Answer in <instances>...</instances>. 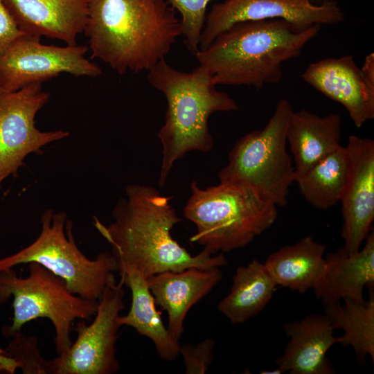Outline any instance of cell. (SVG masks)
<instances>
[{"instance_id":"cell-1","label":"cell","mask_w":374,"mask_h":374,"mask_svg":"<svg viewBox=\"0 0 374 374\" xmlns=\"http://www.w3.org/2000/svg\"><path fill=\"white\" fill-rule=\"evenodd\" d=\"M125 191L127 198L121 199L113 209L112 223L107 226L96 217L93 220L94 226L110 244L119 269L131 267L148 278L167 271L228 264L222 253L212 254L203 249L192 255L174 239L172 229L182 220L170 204L172 197L148 185L130 184Z\"/></svg>"},{"instance_id":"cell-2","label":"cell","mask_w":374,"mask_h":374,"mask_svg":"<svg viewBox=\"0 0 374 374\" xmlns=\"http://www.w3.org/2000/svg\"><path fill=\"white\" fill-rule=\"evenodd\" d=\"M84 33L92 56L118 74L150 71L182 35L167 0H88Z\"/></svg>"},{"instance_id":"cell-3","label":"cell","mask_w":374,"mask_h":374,"mask_svg":"<svg viewBox=\"0 0 374 374\" xmlns=\"http://www.w3.org/2000/svg\"><path fill=\"white\" fill-rule=\"evenodd\" d=\"M322 26H299L283 19L238 23L195 53L215 83L260 89L279 82L283 64L297 57Z\"/></svg>"},{"instance_id":"cell-4","label":"cell","mask_w":374,"mask_h":374,"mask_svg":"<svg viewBox=\"0 0 374 374\" xmlns=\"http://www.w3.org/2000/svg\"><path fill=\"white\" fill-rule=\"evenodd\" d=\"M148 79L163 93L168 105L164 124L157 133L163 148L159 179L163 187L174 163L186 153L213 149L210 116L237 110L238 106L229 94L217 89L212 75L201 65L183 72L163 59L148 71Z\"/></svg>"},{"instance_id":"cell-5","label":"cell","mask_w":374,"mask_h":374,"mask_svg":"<svg viewBox=\"0 0 374 374\" xmlns=\"http://www.w3.org/2000/svg\"><path fill=\"white\" fill-rule=\"evenodd\" d=\"M190 191L183 210L196 227L190 240L212 254L247 246L278 217L276 205L244 184L220 182L202 189L193 181Z\"/></svg>"},{"instance_id":"cell-6","label":"cell","mask_w":374,"mask_h":374,"mask_svg":"<svg viewBox=\"0 0 374 374\" xmlns=\"http://www.w3.org/2000/svg\"><path fill=\"white\" fill-rule=\"evenodd\" d=\"M41 231L28 247L0 259V270L37 262L62 278L69 290L85 299L98 301L107 284L115 279L119 267L112 253L103 251L88 258L78 248L73 224L64 211L46 210L41 216Z\"/></svg>"},{"instance_id":"cell-7","label":"cell","mask_w":374,"mask_h":374,"mask_svg":"<svg viewBox=\"0 0 374 374\" xmlns=\"http://www.w3.org/2000/svg\"><path fill=\"white\" fill-rule=\"evenodd\" d=\"M28 264L29 273L26 278L19 277L13 268L0 270V305L13 297L12 322L2 328V334L11 337L28 322L46 318L55 328L56 353L62 354L72 344L73 322L94 316L98 301L73 294L62 278L40 264Z\"/></svg>"},{"instance_id":"cell-8","label":"cell","mask_w":374,"mask_h":374,"mask_svg":"<svg viewBox=\"0 0 374 374\" xmlns=\"http://www.w3.org/2000/svg\"><path fill=\"white\" fill-rule=\"evenodd\" d=\"M294 109L282 98L267 125L241 137L229 154V161L218 173L220 182L244 184L265 199L284 206L295 170L287 151V130Z\"/></svg>"},{"instance_id":"cell-9","label":"cell","mask_w":374,"mask_h":374,"mask_svg":"<svg viewBox=\"0 0 374 374\" xmlns=\"http://www.w3.org/2000/svg\"><path fill=\"white\" fill-rule=\"evenodd\" d=\"M123 285L121 278L107 284L91 323L80 319L74 329L75 341L65 353L48 360L50 374H113L120 370L116 344L121 327L118 318L124 308Z\"/></svg>"},{"instance_id":"cell-10","label":"cell","mask_w":374,"mask_h":374,"mask_svg":"<svg viewBox=\"0 0 374 374\" xmlns=\"http://www.w3.org/2000/svg\"><path fill=\"white\" fill-rule=\"evenodd\" d=\"M49 98L40 83L14 91L0 86V189L6 178L17 176L28 155L42 154L44 146L69 136L61 130L43 132L36 127L35 116Z\"/></svg>"},{"instance_id":"cell-11","label":"cell","mask_w":374,"mask_h":374,"mask_svg":"<svg viewBox=\"0 0 374 374\" xmlns=\"http://www.w3.org/2000/svg\"><path fill=\"white\" fill-rule=\"evenodd\" d=\"M88 47L57 46L40 43V39L23 35L0 56V86L10 91L49 80L62 73L96 77L100 66L89 61Z\"/></svg>"},{"instance_id":"cell-12","label":"cell","mask_w":374,"mask_h":374,"mask_svg":"<svg viewBox=\"0 0 374 374\" xmlns=\"http://www.w3.org/2000/svg\"><path fill=\"white\" fill-rule=\"evenodd\" d=\"M344 18L336 0H224L213 5L206 15L199 49L240 22L283 19L303 26H333Z\"/></svg>"},{"instance_id":"cell-13","label":"cell","mask_w":374,"mask_h":374,"mask_svg":"<svg viewBox=\"0 0 374 374\" xmlns=\"http://www.w3.org/2000/svg\"><path fill=\"white\" fill-rule=\"evenodd\" d=\"M305 82L341 104L356 127L374 118V54L359 68L352 55L326 57L310 64L303 73Z\"/></svg>"},{"instance_id":"cell-14","label":"cell","mask_w":374,"mask_h":374,"mask_svg":"<svg viewBox=\"0 0 374 374\" xmlns=\"http://www.w3.org/2000/svg\"><path fill=\"white\" fill-rule=\"evenodd\" d=\"M348 169L340 199L344 249L357 252L373 231L374 220V141L351 135L346 146Z\"/></svg>"},{"instance_id":"cell-15","label":"cell","mask_w":374,"mask_h":374,"mask_svg":"<svg viewBox=\"0 0 374 374\" xmlns=\"http://www.w3.org/2000/svg\"><path fill=\"white\" fill-rule=\"evenodd\" d=\"M19 30L75 45L87 24L88 0H3Z\"/></svg>"},{"instance_id":"cell-16","label":"cell","mask_w":374,"mask_h":374,"mask_svg":"<svg viewBox=\"0 0 374 374\" xmlns=\"http://www.w3.org/2000/svg\"><path fill=\"white\" fill-rule=\"evenodd\" d=\"M220 267H191L180 271H167L147 278L156 305L168 313L167 328L179 340L190 309L206 296L222 279Z\"/></svg>"},{"instance_id":"cell-17","label":"cell","mask_w":374,"mask_h":374,"mask_svg":"<svg viewBox=\"0 0 374 374\" xmlns=\"http://www.w3.org/2000/svg\"><path fill=\"white\" fill-rule=\"evenodd\" d=\"M284 330L290 337L283 354L276 360L278 368L290 374L335 373L327 352L339 344L335 328L324 314H311L299 321L287 322Z\"/></svg>"},{"instance_id":"cell-18","label":"cell","mask_w":374,"mask_h":374,"mask_svg":"<svg viewBox=\"0 0 374 374\" xmlns=\"http://www.w3.org/2000/svg\"><path fill=\"white\" fill-rule=\"evenodd\" d=\"M374 287V233L372 231L362 248L354 253L344 247L325 256V269L313 287L315 297L325 307L346 298L364 299L365 287Z\"/></svg>"},{"instance_id":"cell-19","label":"cell","mask_w":374,"mask_h":374,"mask_svg":"<svg viewBox=\"0 0 374 374\" xmlns=\"http://www.w3.org/2000/svg\"><path fill=\"white\" fill-rule=\"evenodd\" d=\"M341 118L338 113L319 116L306 109L293 111L287 142L294 163L295 176L305 172L340 146Z\"/></svg>"},{"instance_id":"cell-20","label":"cell","mask_w":374,"mask_h":374,"mask_svg":"<svg viewBox=\"0 0 374 374\" xmlns=\"http://www.w3.org/2000/svg\"><path fill=\"white\" fill-rule=\"evenodd\" d=\"M118 271L124 285L130 288L132 293L129 312L118 318L120 326H130L140 335L149 338L162 359L168 362L175 360L179 355L181 344L163 324L161 312L157 310L149 289L147 278L131 267H123Z\"/></svg>"},{"instance_id":"cell-21","label":"cell","mask_w":374,"mask_h":374,"mask_svg":"<svg viewBox=\"0 0 374 374\" xmlns=\"http://www.w3.org/2000/svg\"><path fill=\"white\" fill-rule=\"evenodd\" d=\"M326 248L308 235L271 253L264 265L276 286L302 294L313 289L322 276Z\"/></svg>"},{"instance_id":"cell-22","label":"cell","mask_w":374,"mask_h":374,"mask_svg":"<svg viewBox=\"0 0 374 374\" xmlns=\"http://www.w3.org/2000/svg\"><path fill=\"white\" fill-rule=\"evenodd\" d=\"M230 292L218 303V310L233 324L256 316L267 305L276 285L264 263L257 259L239 267L233 276Z\"/></svg>"},{"instance_id":"cell-23","label":"cell","mask_w":374,"mask_h":374,"mask_svg":"<svg viewBox=\"0 0 374 374\" xmlns=\"http://www.w3.org/2000/svg\"><path fill=\"white\" fill-rule=\"evenodd\" d=\"M370 289L368 300L344 299L325 306V314L335 329L344 330L339 344L350 346L355 351L359 364L369 355L374 361V294Z\"/></svg>"},{"instance_id":"cell-24","label":"cell","mask_w":374,"mask_h":374,"mask_svg":"<svg viewBox=\"0 0 374 374\" xmlns=\"http://www.w3.org/2000/svg\"><path fill=\"white\" fill-rule=\"evenodd\" d=\"M348 169L346 147L340 146L305 172L295 176L294 182L314 208L327 210L340 202Z\"/></svg>"},{"instance_id":"cell-25","label":"cell","mask_w":374,"mask_h":374,"mask_svg":"<svg viewBox=\"0 0 374 374\" xmlns=\"http://www.w3.org/2000/svg\"><path fill=\"white\" fill-rule=\"evenodd\" d=\"M181 15L182 36L187 48L193 53L199 49L201 34L206 9L213 0H167Z\"/></svg>"},{"instance_id":"cell-26","label":"cell","mask_w":374,"mask_h":374,"mask_svg":"<svg viewBox=\"0 0 374 374\" xmlns=\"http://www.w3.org/2000/svg\"><path fill=\"white\" fill-rule=\"evenodd\" d=\"M5 349L8 356L25 374H48L49 361L44 359L36 337H26L21 330L15 333Z\"/></svg>"},{"instance_id":"cell-27","label":"cell","mask_w":374,"mask_h":374,"mask_svg":"<svg viewBox=\"0 0 374 374\" xmlns=\"http://www.w3.org/2000/svg\"><path fill=\"white\" fill-rule=\"evenodd\" d=\"M215 341L206 338L195 346L185 344L180 346L179 355L183 357L186 374H203L210 367L213 358Z\"/></svg>"},{"instance_id":"cell-28","label":"cell","mask_w":374,"mask_h":374,"mask_svg":"<svg viewBox=\"0 0 374 374\" xmlns=\"http://www.w3.org/2000/svg\"><path fill=\"white\" fill-rule=\"evenodd\" d=\"M23 35L25 33L19 30L3 0H0V56Z\"/></svg>"},{"instance_id":"cell-29","label":"cell","mask_w":374,"mask_h":374,"mask_svg":"<svg viewBox=\"0 0 374 374\" xmlns=\"http://www.w3.org/2000/svg\"><path fill=\"white\" fill-rule=\"evenodd\" d=\"M17 368L15 362L8 356L5 349L0 346V372L12 374Z\"/></svg>"},{"instance_id":"cell-30","label":"cell","mask_w":374,"mask_h":374,"mask_svg":"<svg viewBox=\"0 0 374 374\" xmlns=\"http://www.w3.org/2000/svg\"><path fill=\"white\" fill-rule=\"evenodd\" d=\"M261 373H276V374H280V373H283V372L278 368H276L274 370H271V371H261Z\"/></svg>"}]
</instances>
